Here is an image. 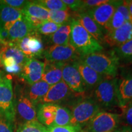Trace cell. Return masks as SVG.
I'll return each mask as SVG.
<instances>
[{"instance_id": "35", "label": "cell", "mask_w": 132, "mask_h": 132, "mask_svg": "<svg viewBox=\"0 0 132 132\" xmlns=\"http://www.w3.org/2000/svg\"><path fill=\"white\" fill-rule=\"evenodd\" d=\"M47 128L48 132H80L81 130V128L72 125L52 126Z\"/></svg>"}, {"instance_id": "28", "label": "cell", "mask_w": 132, "mask_h": 132, "mask_svg": "<svg viewBox=\"0 0 132 132\" xmlns=\"http://www.w3.org/2000/svg\"><path fill=\"white\" fill-rule=\"evenodd\" d=\"M73 17H71L70 10L67 11H50L48 20L55 23L62 25L70 22Z\"/></svg>"}, {"instance_id": "15", "label": "cell", "mask_w": 132, "mask_h": 132, "mask_svg": "<svg viewBox=\"0 0 132 132\" xmlns=\"http://www.w3.org/2000/svg\"><path fill=\"white\" fill-rule=\"evenodd\" d=\"M118 1H109L87 11L90 17L103 28L105 27L116 10Z\"/></svg>"}, {"instance_id": "23", "label": "cell", "mask_w": 132, "mask_h": 132, "mask_svg": "<svg viewBox=\"0 0 132 132\" xmlns=\"http://www.w3.org/2000/svg\"><path fill=\"white\" fill-rule=\"evenodd\" d=\"M50 87V86L47 82L40 80L30 85L28 89L26 90V93L31 101L36 106L38 104L40 103L41 100L47 93Z\"/></svg>"}, {"instance_id": "6", "label": "cell", "mask_w": 132, "mask_h": 132, "mask_svg": "<svg viewBox=\"0 0 132 132\" xmlns=\"http://www.w3.org/2000/svg\"><path fill=\"white\" fill-rule=\"evenodd\" d=\"M14 109L16 116L22 120V123L38 121L36 106L28 96L26 90L16 85L14 88Z\"/></svg>"}, {"instance_id": "40", "label": "cell", "mask_w": 132, "mask_h": 132, "mask_svg": "<svg viewBox=\"0 0 132 132\" xmlns=\"http://www.w3.org/2000/svg\"><path fill=\"white\" fill-rule=\"evenodd\" d=\"M10 42L9 31L5 28L0 26V45H4Z\"/></svg>"}, {"instance_id": "12", "label": "cell", "mask_w": 132, "mask_h": 132, "mask_svg": "<svg viewBox=\"0 0 132 132\" xmlns=\"http://www.w3.org/2000/svg\"><path fill=\"white\" fill-rule=\"evenodd\" d=\"M75 93L71 90L63 81L51 86L46 95L43 97L40 103H54L67 101Z\"/></svg>"}, {"instance_id": "8", "label": "cell", "mask_w": 132, "mask_h": 132, "mask_svg": "<svg viewBox=\"0 0 132 132\" xmlns=\"http://www.w3.org/2000/svg\"><path fill=\"white\" fill-rule=\"evenodd\" d=\"M42 56L45 61L57 63H72L80 56L70 44L65 45H50L44 49Z\"/></svg>"}, {"instance_id": "42", "label": "cell", "mask_w": 132, "mask_h": 132, "mask_svg": "<svg viewBox=\"0 0 132 132\" xmlns=\"http://www.w3.org/2000/svg\"><path fill=\"white\" fill-rule=\"evenodd\" d=\"M114 132H132V128L122 125L121 127H118L116 129L114 130Z\"/></svg>"}, {"instance_id": "3", "label": "cell", "mask_w": 132, "mask_h": 132, "mask_svg": "<svg viewBox=\"0 0 132 132\" xmlns=\"http://www.w3.org/2000/svg\"><path fill=\"white\" fill-rule=\"evenodd\" d=\"M69 105L71 113L70 125L80 128L85 127L101 109L90 97H79L72 100Z\"/></svg>"}, {"instance_id": "31", "label": "cell", "mask_w": 132, "mask_h": 132, "mask_svg": "<svg viewBox=\"0 0 132 132\" xmlns=\"http://www.w3.org/2000/svg\"><path fill=\"white\" fill-rule=\"evenodd\" d=\"M16 132H48L47 128L38 121L20 123Z\"/></svg>"}, {"instance_id": "37", "label": "cell", "mask_w": 132, "mask_h": 132, "mask_svg": "<svg viewBox=\"0 0 132 132\" xmlns=\"http://www.w3.org/2000/svg\"><path fill=\"white\" fill-rule=\"evenodd\" d=\"M63 3L73 13H80L81 11L82 1L79 0H62Z\"/></svg>"}, {"instance_id": "43", "label": "cell", "mask_w": 132, "mask_h": 132, "mask_svg": "<svg viewBox=\"0 0 132 132\" xmlns=\"http://www.w3.org/2000/svg\"><path fill=\"white\" fill-rule=\"evenodd\" d=\"M127 7L129 11V14L132 20V0H127Z\"/></svg>"}, {"instance_id": "26", "label": "cell", "mask_w": 132, "mask_h": 132, "mask_svg": "<svg viewBox=\"0 0 132 132\" xmlns=\"http://www.w3.org/2000/svg\"><path fill=\"white\" fill-rule=\"evenodd\" d=\"M113 51L120 62L124 64L132 63V40L118 47H115Z\"/></svg>"}, {"instance_id": "4", "label": "cell", "mask_w": 132, "mask_h": 132, "mask_svg": "<svg viewBox=\"0 0 132 132\" xmlns=\"http://www.w3.org/2000/svg\"><path fill=\"white\" fill-rule=\"evenodd\" d=\"M100 108H111L119 106L116 92V78H105L92 90L89 97Z\"/></svg>"}, {"instance_id": "5", "label": "cell", "mask_w": 132, "mask_h": 132, "mask_svg": "<svg viewBox=\"0 0 132 132\" xmlns=\"http://www.w3.org/2000/svg\"><path fill=\"white\" fill-rule=\"evenodd\" d=\"M0 114L4 115L13 124L15 122L14 95L11 75L0 72Z\"/></svg>"}, {"instance_id": "36", "label": "cell", "mask_w": 132, "mask_h": 132, "mask_svg": "<svg viewBox=\"0 0 132 132\" xmlns=\"http://www.w3.org/2000/svg\"><path fill=\"white\" fill-rule=\"evenodd\" d=\"M14 125L4 115L0 114V132H14Z\"/></svg>"}, {"instance_id": "25", "label": "cell", "mask_w": 132, "mask_h": 132, "mask_svg": "<svg viewBox=\"0 0 132 132\" xmlns=\"http://www.w3.org/2000/svg\"><path fill=\"white\" fill-rule=\"evenodd\" d=\"M24 15L37 18L43 21L48 20L50 11L40 5L33 1H28L27 4L22 9Z\"/></svg>"}, {"instance_id": "41", "label": "cell", "mask_w": 132, "mask_h": 132, "mask_svg": "<svg viewBox=\"0 0 132 132\" xmlns=\"http://www.w3.org/2000/svg\"><path fill=\"white\" fill-rule=\"evenodd\" d=\"M6 72L9 73L14 74V75H20L22 70V67L19 64H16L14 66L10 67H4Z\"/></svg>"}, {"instance_id": "27", "label": "cell", "mask_w": 132, "mask_h": 132, "mask_svg": "<svg viewBox=\"0 0 132 132\" xmlns=\"http://www.w3.org/2000/svg\"><path fill=\"white\" fill-rule=\"evenodd\" d=\"M70 122L71 113L70 110L66 106H61L58 105L53 126L70 125Z\"/></svg>"}, {"instance_id": "14", "label": "cell", "mask_w": 132, "mask_h": 132, "mask_svg": "<svg viewBox=\"0 0 132 132\" xmlns=\"http://www.w3.org/2000/svg\"><path fill=\"white\" fill-rule=\"evenodd\" d=\"M44 65V62L36 58H29L22 67L20 76L29 85H32L41 80Z\"/></svg>"}, {"instance_id": "13", "label": "cell", "mask_w": 132, "mask_h": 132, "mask_svg": "<svg viewBox=\"0 0 132 132\" xmlns=\"http://www.w3.org/2000/svg\"><path fill=\"white\" fill-rule=\"evenodd\" d=\"M132 40V23L125 21L119 28L110 32H106L103 42L110 47H118L125 42Z\"/></svg>"}, {"instance_id": "1", "label": "cell", "mask_w": 132, "mask_h": 132, "mask_svg": "<svg viewBox=\"0 0 132 132\" xmlns=\"http://www.w3.org/2000/svg\"><path fill=\"white\" fill-rule=\"evenodd\" d=\"M79 60L86 64L104 78H116L120 62L113 50L107 52H95L81 56Z\"/></svg>"}, {"instance_id": "24", "label": "cell", "mask_w": 132, "mask_h": 132, "mask_svg": "<svg viewBox=\"0 0 132 132\" xmlns=\"http://www.w3.org/2000/svg\"><path fill=\"white\" fill-rule=\"evenodd\" d=\"M70 22L62 24L52 35L48 36L52 45H65L69 44L71 32Z\"/></svg>"}, {"instance_id": "18", "label": "cell", "mask_w": 132, "mask_h": 132, "mask_svg": "<svg viewBox=\"0 0 132 132\" xmlns=\"http://www.w3.org/2000/svg\"><path fill=\"white\" fill-rule=\"evenodd\" d=\"M58 105L54 103H39L36 107L38 122L46 127L53 126Z\"/></svg>"}, {"instance_id": "29", "label": "cell", "mask_w": 132, "mask_h": 132, "mask_svg": "<svg viewBox=\"0 0 132 132\" xmlns=\"http://www.w3.org/2000/svg\"><path fill=\"white\" fill-rule=\"evenodd\" d=\"M126 21L124 16L118 10H116L111 19L104 28L106 32H110L122 26Z\"/></svg>"}, {"instance_id": "22", "label": "cell", "mask_w": 132, "mask_h": 132, "mask_svg": "<svg viewBox=\"0 0 132 132\" xmlns=\"http://www.w3.org/2000/svg\"><path fill=\"white\" fill-rule=\"evenodd\" d=\"M6 57H13L16 64L21 67L23 66L29 59L13 42L1 45L0 47V61Z\"/></svg>"}, {"instance_id": "17", "label": "cell", "mask_w": 132, "mask_h": 132, "mask_svg": "<svg viewBox=\"0 0 132 132\" xmlns=\"http://www.w3.org/2000/svg\"><path fill=\"white\" fill-rule=\"evenodd\" d=\"M74 19H77L82 27L100 43L103 42L105 31L104 28L97 23L87 12L73 13Z\"/></svg>"}, {"instance_id": "21", "label": "cell", "mask_w": 132, "mask_h": 132, "mask_svg": "<svg viewBox=\"0 0 132 132\" xmlns=\"http://www.w3.org/2000/svg\"><path fill=\"white\" fill-rule=\"evenodd\" d=\"M8 31L10 41L15 42L26 37L35 31L23 15L21 19L14 23Z\"/></svg>"}, {"instance_id": "38", "label": "cell", "mask_w": 132, "mask_h": 132, "mask_svg": "<svg viewBox=\"0 0 132 132\" xmlns=\"http://www.w3.org/2000/svg\"><path fill=\"white\" fill-rule=\"evenodd\" d=\"M28 1L24 0H1L0 2L9 7L22 10L25 7Z\"/></svg>"}, {"instance_id": "39", "label": "cell", "mask_w": 132, "mask_h": 132, "mask_svg": "<svg viewBox=\"0 0 132 132\" xmlns=\"http://www.w3.org/2000/svg\"><path fill=\"white\" fill-rule=\"evenodd\" d=\"M116 9L120 11L123 14L126 21H130V22L132 23V20L131 17H130L126 1H118Z\"/></svg>"}, {"instance_id": "9", "label": "cell", "mask_w": 132, "mask_h": 132, "mask_svg": "<svg viewBox=\"0 0 132 132\" xmlns=\"http://www.w3.org/2000/svg\"><path fill=\"white\" fill-rule=\"evenodd\" d=\"M13 42L28 58L42 56L44 45L40 34L36 31L20 40Z\"/></svg>"}, {"instance_id": "16", "label": "cell", "mask_w": 132, "mask_h": 132, "mask_svg": "<svg viewBox=\"0 0 132 132\" xmlns=\"http://www.w3.org/2000/svg\"><path fill=\"white\" fill-rule=\"evenodd\" d=\"M72 63L80 72L86 90H93L105 78L103 76L97 73L79 59Z\"/></svg>"}, {"instance_id": "20", "label": "cell", "mask_w": 132, "mask_h": 132, "mask_svg": "<svg viewBox=\"0 0 132 132\" xmlns=\"http://www.w3.org/2000/svg\"><path fill=\"white\" fill-rule=\"evenodd\" d=\"M22 10L6 6L0 2V26L9 30L15 22L23 17Z\"/></svg>"}, {"instance_id": "44", "label": "cell", "mask_w": 132, "mask_h": 132, "mask_svg": "<svg viewBox=\"0 0 132 132\" xmlns=\"http://www.w3.org/2000/svg\"><path fill=\"white\" fill-rule=\"evenodd\" d=\"M0 47H1V45H0ZM0 65H1V63H0Z\"/></svg>"}, {"instance_id": "34", "label": "cell", "mask_w": 132, "mask_h": 132, "mask_svg": "<svg viewBox=\"0 0 132 132\" xmlns=\"http://www.w3.org/2000/svg\"><path fill=\"white\" fill-rule=\"evenodd\" d=\"M108 0H87V1H82L81 12H86L87 11L108 2Z\"/></svg>"}, {"instance_id": "11", "label": "cell", "mask_w": 132, "mask_h": 132, "mask_svg": "<svg viewBox=\"0 0 132 132\" xmlns=\"http://www.w3.org/2000/svg\"><path fill=\"white\" fill-rule=\"evenodd\" d=\"M116 80L118 105L120 108L132 100V70H122Z\"/></svg>"}, {"instance_id": "10", "label": "cell", "mask_w": 132, "mask_h": 132, "mask_svg": "<svg viewBox=\"0 0 132 132\" xmlns=\"http://www.w3.org/2000/svg\"><path fill=\"white\" fill-rule=\"evenodd\" d=\"M62 81L73 93L83 95L86 91L81 76L73 63L64 64L62 67Z\"/></svg>"}, {"instance_id": "30", "label": "cell", "mask_w": 132, "mask_h": 132, "mask_svg": "<svg viewBox=\"0 0 132 132\" xmlns=\"http://www.w3.org/2000/svg\"><path fill=\"white\" fill-rule=\"evenodd\" d=\"M34 3L40 5L49 11H67L70 10L62 0H37Z\"/></svg>"}, {"instance_id": "19", "label": "cell", "mask_w": 132, "mask_h": 132, "mask_svg": "<svg viewBox=\"0 0 132 132\" xmlns=\"http://www.w3.org/2000/svg\"><path fill=\"white\" fill-rule=\"evenodd\" d=\"M44 72L41 80L52 86L62 80V67L64 64L52 62L45 61L44 62Z\"/></svg>"}, {"instance_id": "32", "label": "cell", "mask_w": 132, "mask_h": 132, "mask_svg": "<svg viewBox=\"0 0 132 132\" xmlns=\"http://www.w3.org/2000/svg\"><path fill=\"white\" fill-rule=\"evenodd\" d=\"M60 24H56L52 21L47 20L43 22L37 29H36V32L39 34L49 36L53 34L61 27Z\"/></svg>"}, {"instance_id": "2", "label": "cell", "mask_w": 132, "mask_h": 132, "mask_svg": "<svg viewBox=\"0 0 132 132\" xmlns=\"http://www.w3.org/2000/svg\"><path fill=\"white\" fill-rule=\"evenodd\" d=\"M71 32L69 44L80 56L101 52L103 47L81 26L77 19L71 20Z\"/></svg>"}, {"instance_id": "33", "label": "cell", "mask_w": 132, "mask_h": 132, "mask_svg": "<svg viewBox=\"0 0 132 132\" xmlns=\"http://www.w3.org/2000/svg\"><path fill=\"white\" fill-rule=\"evenodd\" d=\"M120 108L122 110V114H120V123L132 128V100Z\"/></svg>"}, {"instance_id": "7", "label": "cell", "mask_w": 132, "mask_h": 132, "mask_svg": "<svg viewBox=\"0 0 132 132\" xmlns=\"http://www.w3.org/2000/svg\"><path fill=\"white\" fill-rule=\"evenodd\" d=\"M120 116L108 111H99L85 125V132H110L118 127Z\"/></svg>"}]
</instances>
